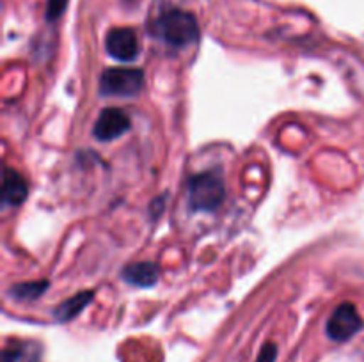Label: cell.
Here are the masks:
<instances>
[{"instance_id":"cell-2","label":"cell","mask_w":364,"mask_h":362,"mask_svg":"<svg viewBox=\"0 0 364 362\" xmlns=\"http://www.w3.org/2000/svg\"><path fill=\"white\" fill-rule=\"evenodd\" d=\"M226 188L213 172L196 174L188 181V204L196 212H215L224 201Z\"/></svg>"},{"instance_id":"cell-12","label":"cell","mask_w":364,"mask_h":362,"mask_svg":"<svg viewBox=\"0 0 364 362\" xmlns=\"http://www.w3.org/2000/svg\"><path fill=\"white\" fill-rule=\"evenodd\" d=\"M68 0H46V20H57L64 13Z\"/></svg>"},{"instance_id":"cell-11","label":"cell","mask_w":364,"mask_h":362,"mask_svg":"<svg viewBox=\"0 0 364 362\" xmlns=\"http://www.w3.org/2000/svg\"><path fill=\"white\" fill-rule=\"evenodd\" d=\"M48 290L46 280H36V283H21L11 287V295L18 300H36Z\"/></svg>"},{"instance_id":"cell-5","label":"cell","mask_w":364,"mask_h":362,"mask_svg":"<svg viewBox=\"0 0 364 362\" xmlns=\"http://www.w3.org/2000/svg\"><path fill=\"white\" fill-rule=\"evenodd\" d=\"M105 46L110 57H114V59L117 60H123V62L134 60L139 53L137 35H135V32L128 27L112 28V31L107 34Z\"/></svg>"},{"instance_id":"cell-3","label":"cell","mask_w":364,"mask_h":362,"mask_svg":"<svg viewBox=\"0 0 364 362\" xmlns=\"http://www.w3.org/2000/svg\"><path fill=\"white\" fill-rule=\"evenodd\" d=\"M144 87V73L137 67H109L100 78L103 96H135Z\"/></svg>"},{"instance_id":"cell-8","label":"cell","mask_w":364,"mask_h":362,"mask_svg":"<svg viewBox=\"0 0 364 362\" xmlns=\"http://www.w3.org/2000/svg\"><path fill=\"white\" fill-rule=\"evenodd\" d=\"M123 279L139 287H149L159 280V266L151 261L134 263L123 270Z\"/></svg>"},{"instance_id":"cell-4","label":"cell","mask_w":364,"mask_h":362,"mask_svg":"<svg viewBox=\"0 0 364 362\" xmlns=\"http://www.w3.org/2000/svg\"><path fill=\"white\" fill-rule=\"evenodd\" d=\"M364 322L354 304L338 305L327 322V336L333 341H348L363 329Z\"/></svg>"},{"instance_id":"cell-6","label":"cell","mask_w":364,"mask_h":362,"mask_svg":"<svg viewBox=\"0 0 364 362\" xmlns=\"http://www.w3.org/2000/svg\"><path fill=\"white\" fill-rule=\"evenodd\" d=\"M128 130H130V119H128L127 114L123 110L110 106V109H105L100 114L92 133H95L98 141L109 142L112 138H117L123 133H127Z\"/></svg>"},{"instance_id":"cell-1","label":"cell","mask_w":364,"mask_h":362,"mask_svg":"<svg viewBox=\"0 0 364 362\" xmlns=\"http://www.w3.org/2000/svg\"><path fill=\"white\" fill-rule=\"evenodd\" d=\"M151 32L171 46H187L199 39V25L194 14L181 9H171L160 14L153 23Z\"/></svg>"},{"instance_id":"cell-10","label":"cell","mask_w":364,"mask_h":362,"mask_svg":"<svg viewBox=\"0 0 364 362\" xmlns=\"http://www.w3.org/2000/svg\"><path fill=\"white\" fill-rule=\"evenodd\" d=\"M39 348L32 343H11L6 346L2 362H38Z\"/></svg>"},{"instance_id":"cell-7","label":"cell","mask_w":364,"mask_h":362,"mask_svg":"<svg viewBox=\"0 0 364 362\" xmlns=\"http://www.w3.org/2000/svg\"><path fill=\"white\" fill-rule=\"evenodd\" d=\"M27 197V183L23 177L14 169L7 167L4 172V188H2V204L18 206Z\"/></svg>"},{"instance_id":"cell-9","label":"cell","mask_w":364,"mask_h":362,"mask_svg":"<svg viewBox=\"0 0 364 362\" xmlns=\"http://www.w3.org/2000/svg\"><path fill=\"white\" fill-rule=\"evenodd\" d=\"M92 297H95V291H80V293H77L75 297L68 298L66 302H63V304L55 309V318L59 319L60 323L70 322V319H73L75 316L80 314V312L91 304Z\"/></svg>"},{"instance_id":"cell-13","label":"cell","mask_w":364,"mask_h":362,"mask_svg":"<svg viewBox=\"0 0 364 362\" xmlns=\"http://www.w3.org/2000/svg\"><path fill=\"white\" fill-rule=\"evenodd\" d=\"M277 357V346L274 343H267L265 346L262 348L258 355V361L256 362H276Z\"/></svg>"}]
</instances>
